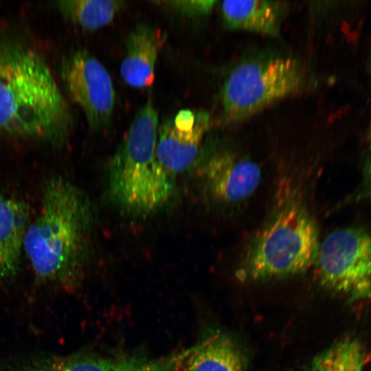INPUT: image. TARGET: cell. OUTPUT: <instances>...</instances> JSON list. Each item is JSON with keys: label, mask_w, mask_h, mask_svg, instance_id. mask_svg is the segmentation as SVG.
I'll list each match as a JSON object with an SVG mask.
<instances>
[{"label": "cell", "mask_w": 371, "mask_h": 371, "mask_svg": "<svg viewBox=\"0 0 371 371\" xmlns=\"http://www.w3.org/2000/svg\"><path fill=\"white\" fill-rule=\"evenodd\" d=\"M70 116L43 58L27 47L0 46V131L60 143Z\"/></svg>", "instance_id": "7a4b0ae2"}, {"label": "cell", "mask_w": 371, "mask_h": 371, "mask_svg": "<svg viewBox=\"0 0 371 371\" xmlns=\"http://www.w3.org/2000/svg\"><path fill=\"white\" fill-rule=\"evenodd\" d=\"M189 348L156 359H120L116 371H175L179 370Z\"/></svg>", "instance_id": "e0dca14e"}, {"label": "cell", "mask_w": 371, "mask_h": 371, "mask_svg": "<svg viewBox=\"0 0 371 371\" xmlns=\"http://www.w3.org/2000/svg\"><path fill=\"white\" fill-rule=\"evenodd\" d=\"M158 115L149 99L139 109L109 165L108 189L112 201L137 216L162 207L174 192L173 178L156 157Z\"/></svg>", "instance_id": "3957f363"}, {"label": "cell", "mask_w": 371, "mask_h": 371, "mask_svg": "<svg viewBox=\"0 0 371 371\" xmlns=\"http://www.w3.org/2000/svg\"><path fill=\"white\" fill-rule=\"evenodd\" d=\"M304 82L302 66L291 58L243 62L232 70L222 87L223 118L229 122L247 118L297 93Z\"/></svg>", "instance_id": "5b68a950"}, {"label": "cell", "mask_w": 371, "mask_h": 371, "mask_svg": "<svg viewBox=\"0 0 371 371\" xmlns=\"http://www.w3.org/2000/svg\"><path fill=\"white\" fill-rule=\"evenodd\" d=\"M175 12L188 16H200L209 14L215 1H164L160 2Z\"/></svg>", "instance_id": "ac0fdd59"}, {"label": "cell", "mask_w": 371, "mask_h": 371, "mask_svg": "<svg viewBox=\"0 0 371 371\" xmlns=\"http://www.w3.org/2000/svg\"><path fill=\"white\" fill-rule=\"evenodd\" d=\"M210 124L207 112L183 109L159 126L156 157L172 177L188 170L197 160Z\"/></svg>", "instance_id": "ba28073f"}, {"label": "cell", "mask_w": 371, "mask_h": 371, "mask_svg": "<svg viewBox=\"0 0 371 371\" xmlns=\"http://www.w3.org/2000/svg\"><path fill=\"white\" fill-rule=\"evenodd\" d=\"M93 225V208L86 194L60 176L47 179L40 210L23 240V252L36 280L66 291L76 290L88 262Z\"/></svg>", "instance_id": "6da1fadb"}, {"label": "cell", "mask_w": 371, "mask_h": 371, "mask_svg": "<svg viewBox=\"0 0 371 371\" xmlns=\"http://www.w3.org/2000/svg\"><path fill=\"white\" fill-rule=\"evenodd\" d=\"M363 192L371 198V157L368 160L363 173Z\"/></svg>", "instance_id": "d6986e66"}, {"label": "cell", "mask_w": 371, "mask_h": 371, "mask_svg": "<svg viewBox=\"0 0 371 371\" xmlns=\"http://www.w3.org/2000/svg\"><path fill=\"white\" fill-rule=\"evenodd\" d=\"M61 13L84 30L93 31L109 24L124 6L119 0H65L57 2Z\"/></svg>", "instance_id": "5bb4252c"}, {"label": "cell", "mask_w": 371, "mask_h": 371, "mask_svg": "<svg viewBox=\"0 0 371 371\" xmlns=\"http://www.w3.org/2000/svg\"><path fill=\"white\" fill-rule=\"evenodd\" d=\"M368 361L371 363V352L370 353V355L368 357H366V362H367Z\"/></svg>", "instance_id": "ffe728a7"}, {"label": "cell", "mask_w": 371, "mask_h": 371, "mask_svg": "<svg viewBox=\"0 0 371 371\" xmlns=\"http://www.w3.org/2000/svg\"><path fill=\"white\" fill-rule=\"evenodd\" d=\"M366 361L362 343L357 338L348 336L318 354L308 371H361Z\"/></svg>", "instance_id": "9a60e30c"}, {"label": "cell", "mask_w": 371, "mask_h": 371, "mask_svg": "<svg viewBox=\"0 0 371 371\" xmlns=\"http://www.w3.org/2000/svg\"><path fill=\"white\" fill-rule=\"evenodd\" d=\"M317 275L325 289L348 299L371 297V232L347 227L330 233L319 245Z\"/></svg>", "instance_id": "8992f818"}, {"label": "cell", "mask_w": 371, "mask_h": 371, "mask_svg": "<svg viewBox=\"0 0 371 371\" xmlns=\"http://www.w3.org/2000/svg\"><path fill=\"white\" fill-rule=\"evenodd\" d=\"M61 76L71 100L83 111L93 129L107 126L113 116L115 92L107 69L88 51L77 50L66 56Z\"/></svg>", "instance_id": "52a82bcc"}, {"label": "cell", "mask_w": 371, "mask_h": 371, "mask_svg": "<svg viewBox=\"0 0 371 371\" xmlns=\"http://www.w3.org/2000/svg\"><path fill=\"white\" fill-rule=\"evenodd\" d=\"M30 222L25 204L0 194V280L16 273Z\"/></svg>", "instance_id": "7c38bea8"}, {"label": "cell", "mask_w": 371, "mask_h": 371, "mask_svg": "<svg viewBox=\"0 0 371 371\" xmlns=\"http://www.w3.org/2000/svg\"><path fill=\"white\" fill-rule=\"evenodd\" d=\"M286 3L275 1H224L221 5L225 26L276 36L286 10Z\"/></svg>", "instance_id": "8fae6325"}, {"label": "cell", "mask_w": 371, "mask_h": 371, "mask_svg": "<svg viewBox=\"0 0 371 371\" xmlns=\"http://www.w3.org/2000/svg\"><path fill=\"white\" fill-rule=\"evenodd\" d=\"M203 186L212 200L234 205L249 198L261 179L259 166L230 150L214 153L200 169Z\"/></svg>", "instance_id": "9c48e42d"}, {"label": "cell", "mask_w": 371, "mask_h": 371, "mask_svg": "<svg viewBox=\"0 0 371 371\" xmlns=\"http://www.w3.org/2000/svg\"><path fill=\"white\" fill-rule=\"evenodd\" d=\"M166 38L160 30L148 24H139L131 31L120 69L126 84L135 88L152 85L157 56Z\"/></svg>", "instance_id": "30bf717a"}, {"label": "cell", "mask_w": 371, "mask_h": 371, "mask_svg": "<svg viewBox=\"0 0 371 371\" xmlns=\"http://www.w3.org/2000/svg\"><path fill=\"white\" fill-rule=\"evenodd\" d=\"M319 247L315 221L300 201L289 196L254 238L239 276L264 280L301 273L313 264Z\"/></svg>", "instance_id": "277c9868"}, {"label": "cell", "mask_w": 371, "mask_h": 371, "mask_svg": "<svg viewBox=\"0 0 371 371\" xmlns=\"http://www.w3.org/2000/svg\"><path fill=\"white\" fill-rule=\"evenodd\" d=\"M119 360L93 354L77 353L45 358L1 371H116Z\"/></svg>", "instance_id": "2e32d148"}, {"label": "cell", "mask_w": 371, "mask_h": 371, "mask_svg": "<svg viewBox=\"0 0 371 371\" xmlns=\"http://www.w3.org/2000/svg\"><path fill=\"white\" fill-rule=\"evenodd\" d=\"M370 140H371V127H370Z\"/></svg>", "instance_id": "44dd1931"}, {"label": "cell", "mask_w": 371, "mask_h": 371, "mask_svg": "<svg viewBox=\"0 0 371 371\" xmlns=\"http://www.w3.org/2000/svg\"><path fill=\"white\" fill-rule=\"evenodd\" d=\"M181 371H246L243 352L227 335L217 332L189 348Z\"/></svg>", "instance_id": "4fadbf2b"}]
</instances>
